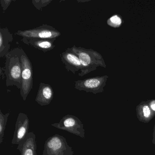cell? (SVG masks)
Instances as JSON below:
<instances>
[{"instance_id":"cell-1","label":"cell","mask_w":155,"mask_h":155,"mask_svg":"<svg viewBox=\"0 0 155 155\" xmlns=\"http://www.w3.org/2000/svg\"><path fill=\"white\" fill-rule=\"evenodd\" d=\"M22 49L16 48L5 56V73L7 87L15 86L21 89V87L22 64L21 57Z\"/></svg>"},{"instance_id":"cell-2","label":"cell","mask_w":155,"mask_h":155,"mask_svg":"<svg viewBox=\"0 0 155 155\" xmlns=\"http://www.w3.org/2000/svg\"><path fill=\"white\" fill-rule=\"evenodd\" d=\"M80 61L81 68L79 77H82L97 69L98 67L106 68L107 65L102 55L92 49L77 47L75 45L71 48Z\"/></svg>"},{"instance_id":"cell-3","label":"cell","mask_w":155,"mask_h":155,"mask_svg":"<svg viewBox=\"0 0 155 155\" xmlns=\"http://www.w3.org/2000/svg\"><path fill=\"white\" fill-rule=\"evenodd\" d=\"M72 147L69 146L63 136L55 134L45 141L42 155H73Z\"/></svg>"},{"instance_id":"cell-4","label":"cell","mask_w":155,"mask_h":155,"mask_svg":"<svg viewBox=\"0 0 155 155\" xmlns=\"http://www.w3.org/2000/svg\"><path fill=\"white\" fill-rule=\"evenodd\" d=\"M21 60L22 64V74L20 94L22 99L25 101L33 88V68L30 60L23 49Z\"/></svg>"},{"instance_id":"cell-5","label":"cell","mask_w":155,"mask_h":155,"mask_svg":"<svg viewBox=\"0 0 155 155\" xmlns=\"http://www.w3.org/2000/svg\"><path fill=\"white\" fill-rule=\"evenodd\" d=\"M15 35L27 38L56 39L61 35V33L56 28L47 24L30 29L18 30Z\"/></svg>"},{"instance_id":"cell-6","label":"cell","mask_w":155,"mask_h":155,"mask_svg":"<svg viewBox=\"0 0 155 155\" xmlns=\"http://www.w3.org/2000/svg\"><path fill=\"white\" fill-rule=\"evenodd\" d=\"M51 125L58 129L65 130L82 138H85L84 124L79 118L74 115H66L60 120L59 122Z\"/></svg>"},{"instance_id":"cell-7","label":"cell","mask_w":155,"mask_h":155,"mask_svg":"<svg viewBox=\"0 0 155 155\" xmlns=\"http://www.w3.org/2000/svg\"><path fill=\"white\" fill-rule=\"evenodd\" d=\"M109 77L107 75L92 77L75 81V88L80 91L91 92L94 94L104 91Z\"/></svg>"},{"instance_id":"cell-8","label":"cell","mask_w":155,"mask_h":155,"mask_svg":"<svg viewBox=\"0 0 155 155\" xmlns=\"http://www.w3.org/2000/svg\"><path fill=\"white\" fill-rule=\"evenodd\" d=\"M29 128V119L28 116L25 113H19L16 121L12 144L18 145L28 133Z\"/></svg>"},{"instance_id":"cell-9","label":"cell","mask_w":155,"mask_h":155,"mask_svg":"<svg viewBox=\"0 0 155 155\" xmlns=\"http://www.w3.org/2000/svg\"><path fill=\"white\" fill-rule=\"evenodd\" d=\"M61 59L68 71H71L75 74L81 70V63L78 55L74 53L71 48H68L60 54Z\"/></svg>"},{"instance_id":"cell-10","label":"cell","mask_w":155,"mask_h":155,"mask_svg":"<svg viewBox=\"0 0 155 155\" xmlns=\"http://www.w3.org/2000/svg\"><path fill=\"white\" fill-rule=\"evenodd\" d=\"M20 155H37L36 136L33 132H28L17 147Z\"/></svg>"},{"instance_id":"cell-11","label":"cell","mask_w":155,"mask_h":155,"mask_svg":"<svg viewBox=\"0 0 155 155\" xmlns=\"http://www.w3.org/2000/svg\"><path fill=\"white\" fill-rule=\"evenodd\" d=\"M54 91L51 86L46 83H40L35 101L41 106L49 105L54 97Z\"/></svg>"},{"instance_id":"cell-12","label":"cell","mask_w":155,"mask_h":155,"mask_svg":"<svg viewBox=\"0 0 155 155\" xmlns=\"http://www.w3.org/2000/svg\"><path fill=\"white\" fill-rule=\"evenodd\" d=\"M56 39L27 38H22L21 41L43 52L50 51L55 48L54 41Z\"/></svg>"},{"instance_id":"cell-13","label":"cell","mask_w":155,"mask_h":155,"mask_svg":"<svg viewBox=\"0 0 155 155\" xmlns=\"http://www.w3.org/2000/svg\"><path fill=\"white\" fill-rule=\"evenodd\" d=\"M13 40V36L8 28H0V58L5 57L9 52L10 43Z\"/></svg>"},{"instance_id":"cell-14","label":"cell","mask_w":155,"mask_h":155,"mask_svg":"<svg viewBox=\"0 0 155 155\" xmlns=\"http://www.w3.org/2000/svg\"><path fill=\"white\" fill-rule=\"evenodd\" d=\"M10 113L4 114L0 109V144L3 142L5 130Z\"/></svg>"},{"instance_id":"cell-15","label":"cell","mask_w":155,"mask_h":155,"mask_svg":"<svg viewBox=\"0 0 155 155\" xmlns=\"http://www.w3.org/2000/svg\"><path fill=\"white\" fill-rule=\"evenodd\" d=\"M123 22L124 21L122 18L119 14H114L107 20V25L115 28L121 27Z\"/></svg>"},{"instance_id":"cell-16","label":"cell","mask_w":155,"mask_h":155,"mask_svg":"<svg viewBox=\"0 0 155 155\" xmlns=\"http://www.w3.org/2000/svg\"><path fill=\"white\" fill-rule=\"evenodd\" d=\"M51 2V0H33L32 2L33 6L38 10L41 11L43 8L47 7Z\"/></svg>"},{"instance_id":"cell-17","label":"cell","mask_w":155,"mask_h":155,"mask_svg":"<svg viewBox=\"0 0 155 155\" xmlns=\"http://www.w3.org/2000/svg\"><path fill=\"white\" fill-rule=\"evenodd\" d=\"M141 107L142 108V110H143L144 117L146 118L149 117L150 115V110L149 107L144 103L141 105Z\"/></svg>"},{"instance_id":"cell-18","label":"cell","mask_w":155,"mask_h":155,"mask_svg":"<svg viewBox=\"0 0 155 155\" xmlns=\"http://www.w3.org/2000/svg\"><path fill=\"white\" fill-rule=\"evenodd\" d=\"M1 4L2 7V9L4 11H6V10L8 8L9 6L12 2V0H1Z\"/></svg>"},{"instance_id":"cell-19","label":"cell","mask_w":155,"mask_h":155,"mask_svg":"<svg viewBox=\"0 0 155 155\" xmlns=\"http://www.w3.org/2000/svg\"><path fill=\"white\" fill-rule=\"evenodd\" d=\"M150 107L153 110L155 111V100L152 101L150 102Z\"/></svg>"}]
</instances>
